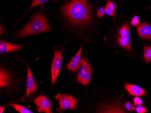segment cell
Returning a JSON list of instances; mask_svg holds the SVG:
<instances>
[{
	"mask_svg": "<svg viewBox=\"0 0 151 113\" xmlns=\"http://www.w3.org/2000/svg\"><path fill=\"white\" fill-rule=\"evenodd\" d=\"M62 10L74 25H86L91 21L90 7L86 0H73L65 5Z\"/></svg>",
	"mask_w": 151,
	"mask_h": 113,
	"instance_id": "6da1fadb",
	"label": "cell"
},
{
	"mask_svg": "<svg viewBox=\"0 0 151 113\" xmlns=\"http://www.w3.org/2000/svg\"><path fill=\"white\" fill-rule=\"evenodd\" d=\"M51 30L50 26L42 13L34 16L24 27L20 30L16 38H22L40 33H45Z\"/></svg>",
	"mask_w": 151,
	"mask_h": 113,
	"instance_id": "7a4b0ae2",
	"label": "cell"
},
{
	"mask_svg": "<svg viewBox=\"0 0 151 113\" xmlns=\"http://www.w3.org/2000/svg\"><path fill=\"white\" fill-rule=\"evenodd\" d=\"M117 42L121 47L132 51L130 38V26L128 21L125 22L119 32Z\"/></svg>",
	"mask_w": 151,
	"mask_h": 113,
	"instance_id": "3957f363",
	"label": "cell"
},
{
	"mask_svg": "<svg viewBox=\"0 0 151 113\" xmlns=\"http://www.w3.org/2000/svg\"><path fill=\"white\" fill-rule=\"evenodd\" d=\"M92 68L87 59H81L77 79L79 83L86 85L90 82L92 76Z\"/></svg>",
	"mask_w": 151,
	"mask_h": 113,
	"instance_id": "277c9868",
	"label": "cell"
},
{
	"mask_svg": "<svg viewBox=\"0 0 151 113\" xmlns=\"http://www.w3.org/2000/svg\"><path fill=\"white\" fill-rule=\"evenodd\" d=\"M55 99L59 101V110L60 112L66 109H73L76 110V107L78 102L73 96L68 95L58 94Z\"/></svg>",
	"mask_w": 151,
	"mask_h": 113,
	"instance_id": "5b68a950",
	"label": "cell"
},
{
	"mask_svg": "<svg viewBox=\"0 0 151 113\" xmlns=\"http://www.w3.org/2000/svg\"><path fill=\"white\" fill-rule=\"evenodd\" d=\"M63 55L60 50H57L54 53V57L52 64V84L54 85L58 77L62 65Z\"/></svg>",
	"mask_w": 151,
	"mask_h": 113,
	"instance_id": "8992f818",
	"label": "cell"
},
{
	"mask_svg": "<svg viewBox=\"0 0 151 113\" xmlns=\"http://www.w3.org/2000/svg\"><path fill=\"white\" fill-rule=\"evenodd\" d=\"M38 107L39 112H43L46 113H52L51 103L45 96L40 95L33 99Z\"/></svg>",
	"mask_w": 151,
	"mask_h": 113,
	"instance_id": "52a82bcc",
	"label": "cell"
},
{
	"mask_svg": "<svg viewBox=\"0 0 151 113\" xmlns=\"http://www.w3.org/2000/svg\"><path fill=\"white\" fill-rule=\"evenodd\" d=\"M27 69H28V72H27V91H26L25 97H28L32 95L38 90V87L33 77L32 72L30 71L28 65L27 66Z\"/></svg>",
	"mask_w": 151,
	"mask_h": 113,
	"instance_id": "ba28073f",
	"label": "cell"
},
{
	"mask_svg": "<svg viewBox=\"0 0 151 113\" xmlns=\"http://www.w3.org/2000/svg\"><path fill=\"white\" fill-rule=\"evenodd\" d=\"M83 48L81 46L78 53L75 55L69 64L67 65V68L71 71L74 72H77L78 70L79 69L81 64V55Z\"/></svg>",
	"mask_w": 151,
	"mask_h": 113,
	"instance_id": "9c48e42d",
	"label": "cell"
},
{
	"mask_svg": "<svg viewBox=\"0 0 151 113\" xmlns=\"http://www.w3.org/2000/svg\"><path fill=\"white\" fill-rule=\"evenodd\" d=\"M24 45L14 44L7 43L5 41H1L0 42V53H6L17 51L22 48Z\"/></svg>",
	"mask_w": 151,
	"mask_h": 113,
	"instance_id": "30bf717a",
	"label": "cell"
},
{
	"mask_svg": "<svg viewBox=\"0 0 151 113\" xmlns=\"http://www.w3.org/2000/svg\"><path fill=\"white\" fill-rule=\"evenodd\" d=\"M139 35L141 38L151 39V25L146 23H143L137 28Z\"/></svg>",
	"mask_w": 151,
	"mask_h": 113,
	"instance_id": "8fae6325",
	"label": "cell"
},
{
	"mask_svg": "<svg viewBox=\"0 0 151 113\" xmlns=\"http://www.w3.org/2000/svg\"><path fill=\"white\" fill-rule=\"evenodd\" d=\"M124 88L128 90L130 94L133 96H143L145 95L146 92L141 87L136 85L126 83Z\"/></svg>",
	"mask_w": 151,
	"mask_h": 113,
	"instance_id": "7c38bea8",
	"label": "cell"
},
{
	"mask_svg": "<svg viewBox=\"0 0 151 113\" xmlns=\"http://www.w3.org/2000/svg\"><path fill=\"white\" fill-rule=\"evenodd\" d=\"M1 82H0V87H4L7 86L10 83V77L9 74L3 70H1Z\"/></svg>",
	"mask_w": 151,
	"mask_h": 113,
	"instance_id": "4fadbf2b",
	"label": "cell"
},
{
	"mask_svg": "<svg viewBox=\"0 0 151 113\" xmlns=\"http://www.w3.org/2000/svg\"><path fill=\"white\" fill-rule=\"evenodd\" d=\"M105 13L108 16H115V4L113 2L112 0H109L107 3L105 8Z\"/></svg>",
	"mask_w": 151,
	"mask_h": 113,
	"instance_id": "5bb4252c",
	"label": "cell"
},
{
	"mask_svg": "<svg viewBox=\"0 0 151 113\" xmlns=\"http://www.w3.org/2000/svg\"><path fill=\"white\" fill-rule=\"evenodd\" d=\"M144 53V59L147 63L151 62V46H145Z\"/></svg>",
	"mask_w": 151,
	"mask_h": 113,
	"instance_id": "9a60e30c",
	"label": "cell"
},
{
	"mask_svg": "<svg viewBox=\"0 0 151 113\" xmlns=\"http://www.w3.org/2000/svg\"><path fill=\"white\" fill-rule=\"evenodd\" d=\"M12 107H13L17 111L20 113H32V111L27 109L26 108L24 107L23 106L17 104H11Z\"/></svg>",
	"mask_w": 151,
	"mask_h": 113,
	"instance_id": "2e32d148",
	"label": "cell"
},
{
	"mask_svg": "<svg viewBox=\"0 0 151 113\" xmlns=\"http://www.w3.org/2000/svg\"><path fill=\"white\" fill-rule=\"evenodd\" d=\"M49 1H50V0H33L32 4H31L30 8L29 9L28 11L30 9H31V8L34 7V6H39V5H43V4H45V3Z\"/></svg>",
	"mask_w": 151,
	"mask_h": 113,
	"instance_id": "e0dca14e",
	"label": "cell"
},
{
	"mask_svg": "<svg viewBox=\"0 0 151 113\" xmlns=\"http://www.w3.org/2000/svg\"><path fill=\"white\" fill-rule=\"evenodd\" d=\"M140 23L139 18L138 16H134L132 18L131 24L133 26H137Z\"/></svg>",
	"mask_w": 151,
	"mask_h": 113,
	"instance_id": "ac0fdd59",
	"label": "cell"
},
{
	"mask_svg": "<svg viewBox=\"0 0 151 113\" xmlns=\"http://www.w3.org/2000/svg\"><path fill=\"white\" fill-rule=\"evenodd\" d=\"M105 14V9L104 8L101 7L98 8L97 11V15L98 17H102L104 16Z\"/></svg>",
	"mask_w": 151,
	"mask_h": 113,
	"instance_id": "d6986e66",
	"label": "cell"
},
{
	"mask_svg": "<svg viewBox=\"0 0 151 113\" xmlns=\"http://www.w3.org/2000/svg\"><path fill=\"white\" fill-rule=\"evenodd\" d=\"M134 105H142V101L139 97H136L134 98Z\"/></svg>",
	"mask_w": 151,
	"mask_h": 113,
	"instance_id": "ffe728a7",
	"label": "cell"
},
{
	"mask_svg": "<svg viewBox=\"0 0 151 113\" xmlns=\"http://www.w3.org/2000/svg\"><path fill=\"white\" fill-rule=\"evenodd\" d=\"M125 106L128 111H133V110L136 109V108L134 107V106H132L131 103H130L129 102H128L126 103L125 104Z\"/></svg>",
	"mask_w": 151,
	"mask_h": 113,
	"instance_id": "44dd1931",
	"label": "cell"
},
{
	"mask_svg": "<svg viewBox=\"0 0 151 113\" xmlns=\"http://www.w3.org/2000/svg\"><path fill=\"white\" fill-rule=\"evenodd\" d=\"M136 110L137 112L139 113H145L147 111V109L143 107L142 106L139 105L136 108Z\"/></svg>",
	"mask_w": 151,
	"mask_h": 113,
	"instance_id": "7402d4cb",
	"label": "cell"
},
{
	"mask_svg": "<svg viewBox=\"0 0 151 113\" xmlns=\"http://www.w3.org/2000/svg\"><path fill=\"white\" fill-rule=\"evenodd\" d=\"M6 107V106H1V107H0V113H3Z\"/></svg>",
	"mask_w": 151,
	"mask_h": 113,
	"instance_id": "603a6c76",
	"label": "cell"
},
{
	"mask_svg": "<svg viewBox=\"0 0 151 113\" xmlns=\"http://www.w3.org/2000/svg\"></svg>",
	"mask_w": 151,
	"mask_h": 113,
	"instance_id": "cb8c5ba5",
	"label": "cell"
}]
</instances>
